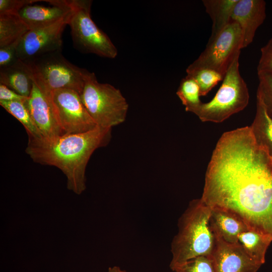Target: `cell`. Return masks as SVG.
<instances>
[{
  "label": "cell",
  "instance_id": "16",
  "mask_svg": "<svg viewBox=\"0 0 272 272\" xmlns=\"http://www.w3.org/2000/svg\"><path fill=\"white\" fill-rule=\"evenodd\" d=\"M0 84L28 98L32 89L33 78L24 62L19 59L11 66L0 69Z\"/></svg>",
  "mask_w": 272,
  "mask_h": 272
},
{
  "label": "cell",
  "instance_id": "4",
  "mask_svg": "<svg viewBox=\"0 0 272 272\" xmlns=\"http://www.w3.org/2000/svg\"><path fill=\"white\" fill-rule=\"evenodd\" d=\"M239 55L229 66L221 87L213 99L208 102H202L192 111L201 121L222 122L248 105L249 94L246 84L240 74Z\"/></svg>",
  "mask_w": 272,
  "mask_h": 272
},
{
  "label": "cell",
  "instance_id": "30",
  "mask_svg": "<svg viewBox=\"0 0 272 272\" xmlns=\"http://www.w3.org/2000/svg\"><path fill=\"white\" fill-rule=\"evenodd\" d=\"M107 272H127L125 270H123L119 266H114L109 267Z\"/></svg>",
  "mask_w": 272,
  "mask_h": 272
},
{
  "label": "cell",
  "instance_id": "10",
  "mask_svg": "<svg viewBox=\"0 0 272 272\" xmlns=\"http://www.w3.org/2000/svg\"><path fill=\"white\" fill-rule=\"evenodd\" d=\"M70 17L47 27L29 30L18 45V59L26 61L47 53L61 51L62 35L68 25Z\"/></svg>",
  "mask_w": 272,
  "mask_h": 272
},
{
  "label": "cell",
  "instance_id": "9",
  "mask_svg": "<svg viewBox=\"0 0 272 272\" xmlns=\"http://www.w3.org/2000/svg\"><path fill=\"white\" fill-rule=\"evenodd\" d=\"M50 97L56 121L65 134L85 132L98 126L77 92L57 89L50 92Z\"/></svg>",
  "mask_w": 272,
  "mask_h": 272
},
{
  "label": "cell",
  "instance_id": "15",
  "mask_svg": "<svg viewBox=\"0 0 272 272\" xmlns=\"http://www.w3.org/2000/svg\"><path fill=\"white\" fill-rule=\"evenodd\" d=\"M209 223L214 235L230 243H238L239 234L249 229L235 215L218 209H211Z\"/></svg>",
  "mask_w": 272,
  "mask_h": 272
},
{
  "label": "cell",
  "instance_id": "13",
  "mask_svg": "<svg viewBox=\"0 0 272 272\" xmlns=\"http://www.w3.org/2000/svg\"><path fill=\"white\" fill-rule=\"evenodd\" d=\"M51 6L29 5L22 8L18 14L29 30L52 25L69 17L73 11V1L45 0Z\"/></svg>",
  "mask_w": 272,
  "mask_h": 272
},
{
  "label": "cell",
  "instance_id": "14",
  "mask_svg": "<svg viewBox=\"0 0 272 272\" xmlns=\"http://www.w3.org/2000/svg\"><path fill=\"white\" fill-rule=\"evenodd\" d=\"M266 18V2L263 0H238L231 17L242 34V48L252 43L258 28Z\"/></svg>",
  "mask_w": 272,
  "mask_h": 272
},
{
  "label": "cell",
  "instance_id": "18",
  "mask_svg": "<svg viewBox=\"0 0 272 272\" xmlns=\"http://www.w3.org/2000/svg\"><path fill=\"white\" fill-rule=\"evenodd\" d=\"M272 237L251 229L239 234L238 241L246 254L254 261L262 265L265 262L267 248Z\"/></svg>",
  "mask_w": 272,
  "mask_h": 272
},
{
  "label": "cell",
  "instance_id": "7",
  "mask_svg": "<svg viewBox=\"0 0 272 272\" xmlns=\"http://www.w3.org/2000/svg\"><path fill=\"white\" fill-rule=\"evenodd\" d=\"M72 1L73 9L67 25L71 28L74 46L82 52L115 58L118 53L116 46L91 18L92 1Z\"/></svg>",
  "mask_w": 272,
  "mask_h": 272
},
{
  "label": "cell",
  "instance_id": "20",
  "mask_svg": "<svg viewBox=\"0 0 272 272\" xmlns=\"http://www.w3.org/2000/svg\"><path fill=\"white\" fill-rule=\"evenodd\" d=\"M29 30L18 14L0 15V48L20 41Z\"/></svg>",
  "mask_w": 272,
  "mask_h": 272
},
{
  "label": "cell",
  "instance_id": "21",
  "mask_svg": "<svg viewBox=\"0 0 272 272\" xmlns=\"http://www.w3.org/2000/svg\"><path fill=\"white\" fill-rule=\"evenodd\" d=\"M26 101H0V105L23 125L28 138H42L25 104Z\"/></svg>",
  "mask_w": 272,
  "mask_h": 272
},
{
  "label": "cell",
  "instance_id": "8",
  "mask_svg": "<svg viewBox=\"0 0 272 272\" xmlns=\"http://www.w3.org/2000/svg\"><path fill=\"white\" fill-rule=\"evenodd\" d=\"M242 49V34L239 25L231 21L220 33L210 38L205 50L186 69V73L208 69L224 78L229 66Z\"/></svg>",
  "mask_w": 272,
  "mask_h": 272
},
{
  "label": "cell",
  "instance_id": "22",
  "mask_svg": "<svg viewBox=\"0 0 272 272\" xmlns=\"http://www.w3.org/2000/svg\"><path fill=\"white\" fill-rule=\"evenodd\" d=\"M176 94L185 106L186 111L192 112L202 103L199 98V87L190 76L186 75L181 80Z\"/></svg>",
  "mask_w": 272,
  "mask_h": 272
},
{
  "label": "cell",
  "instance_id": "2",
  "mask_svg": "<svg viewBox=\"0 0 272 272\" xmlns=\"http://www.w3.org/2000/svg\"><path fill=\"white\" fill-rule=\"evenodd\" d=\"M111 132L112 128L97 126L50 139L28 138L25 152L35 163L60 169L66 178L67 189L80 195L86 188V170L91 156L107 146Z\"/></svg>",
  "mask_w": 272,
  "mask_h": 272
},
{
  "label": "cell",
  "instance_id": "27",
  "mask_svg": "<svg viewBox=\"0 0 272 272\" xmlns=\"http://www.w3.org/2000/svg\"><path fill=\"white\" fill-rule=\"evenodd\" d=\"M41 1L39 0H0V15L18 14L19 12L25 6Z\"/></svg>",
  "mask_w": 272,
  "mask_h": 272
},
{
  "label": "cell",
  "instance_id": "6",
  "mask_svg": "<svg viewBox=\"0 0 272 272\" xmlns=\"http://www.w3.org/2000/svg\"><path fill=\"white\" fill-rule=\"evenodd\" d=\"M23 62L33 78L50 92L67 89L80 95L90 73L69 61L61 54V51Z\"/></svg>",
  "mask_w": 272,
  "mask_h": 272
},
{
  "label": "cell",
  "instance_id": "26",
  "mask_svg": "<svg viewBox=\"0 0 272 272\" xmlns=\"http://www.w3.org/2000/svg\"><path fill=\"white\" fill-rule=\"evenodd\" d=\"M20 41L0 48V69L7 67L16 63L17 46Z\"/></svg>",
  "mask_w": 272,
  "mask_h": 272
},
{
  "label": "cell",
  "instance_id": "1",
  "mask_svg": "<svg viewBox=\"0 0 272 272\" xmlns=\"http://www.w3.org/2000/svg\"><path fill=\"white\" fill-rule=\"evenodd\" d=\"M200 199L272 237V156L256 142L250 126L224 132L219 139Z\"/></svg>",
  "mask_w": 272,
  "mask_h": 272
},
{
  "label": "cell",
  "instance_id": "28",
  "mask_svg": "<svg viewBox=\"0 0 272 272\" xmlns=\"http://www.w3.org/2000/svg\"><path fill=\"white\" fill-rule=\"evenodd\" d=\"M260 57L257 67V72L272 74V38L260 49Z\"/></svg>",
  "mask_w": 272,
  "mask_h": 272
},
{
  "label": "cell",
  "instance_id": "19",
  "mask_svg": "<svg viewBox=\"0 0 272 272\" xmlns=\"http://www.w3.org/2000/svg\"><path fill=\"white\" fill-rule=\"evenodd\" d=\"M250 127L257 144L266 149L272 156V119L257 97L255 116Z\"/></svg>",
  "mask_w": 272,
  "mask_h": 272
},
{
  "label": "cell",
  "instance_id": "3",
  "mask_svg": "<svg viewBox=\"0 0 272 272\" xmlns=\"http://www.w3.org/2000/svg\"><path fill=\"white\" fill-rule=\"evenodd\" d=\"M211 212L200 198L189 202L178 220V231L171 242L172 270L193 258L211 256L215 244L209 223Z\"/></svg>",
  "mask_w": 272,
  "mask_h": 272
},
{
  "label": "cell",
  "instance_id": "25",
  "mask_svg": "<svg viewBox=\"0 0 272 272\" xmlns=\"http://www.w3.org/2000/svg\"><path fill=\"white\" fill-rule=\"evenodd\" d=\"M174 272H215L211 256H198L175 266Z\"/></svg>",
  "mask_w": 272,
  "mask_h": 272
},
{
  "label": "cell",
  "instance_id": "23",
  "mask_svg": "<svg viewBox=\"0 0 272 272\" xmlns=\"http://www.w3.org/2000/svg\"><path fill=\"white\" fill-rule=\"evenodd\" d=\"M197 82L200 96L206 95L224 77L218 72L210 69H202L187 72Z\"/></svg>",
  "mask_w": 272,
  "mask_h": 272
},
{
  "label": "cell",
  "instance_id": "12",
  "mask_svg": "<svg viewBox=\"0 0 272 272\" xmlns=\"http://www.w3.org/2000/svg\"><path fill=\"white\" fill-rule=\"evenodd\" d=\"M211 255L215 272H256L261 266L252 260L239 243H230L215 236Z\"/></svg>",
  "mask_w": 272,
  "mask_h": 272
},
{
  "label": "cell",
  "instance_id": "29",
  "mask_svg": "<svg viewBox=\"0 0 272 272\" xmlns=\"http://www.w3.org/2000/svg\"><path fill=\"white\" fill-rule=\"evenodd\" d=\"M28 98L20 95L6 86L0 84V101H26Z\"/></svg>",
  "mask_w": 272,
  "mask_h": 272
},
{
  "label": "cell",
  "instance_id": "17",
  "mask_svg": "<svg viewBox=\"0 0 272 272\" xmlns=\"http://www.w3.org/2000/svg\"><path fill=\"white\" fill-rule=\"evenodd\" d=\"M238 0H203L206 12L212 21L210 38L217 35L231 22L234 8Z\"/></svg>",
  "mask_w": 272,
  "mask_h": 272
},
{
  "label": "cell",
  "instance_id": "5",
  "mask_svg": "<svg viewBox=\"0 0 272 272\" xmlns=\"http://www.w3.org/2000/svg\"><path fill=\"white\" fill-rule=\"evenodd\" d=\"M80 96L98 126L112 128L125 120L128 110L125 98L112 85L99 83L94 73L88 74Z\"/></svg>",
  "mask_w": 272,
  "mask_h": 272
},
{
  "label": "cell",
  "instance_id": "24",
  "mask_svg": "<svg viewBox=\"0 0 272 272\" xmlns=\"http://www.w3.org/2000/svg\"><path fill=\"white\" fill-rule=\"evenodd\" d=\"M259 84L256 97L261 101L268 116L272 119V74L257 72Z\"/></svg>",
  "mask_w": 272,
  "mask_h": 272
},
{
  "label": "cell",
  "instance_id": "11",
  "mask_svg": "<svg viewBox=\"0 0 272 272\" xmlns=\"http://www.w3.org/2000/svg\"><path fill=\"white\" fill-rule=\"evenodd\" d=\"M32 78V89L25 104L42 138L50 139L65 134L56 121L50 92Z\"/></svg>",
  "mask_w": 272,
  "mask_h": 272
}]
</instances>
